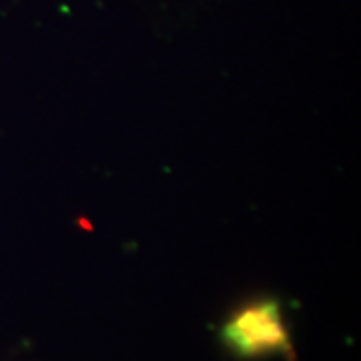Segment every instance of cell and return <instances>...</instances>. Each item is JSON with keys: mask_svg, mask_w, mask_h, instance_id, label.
I'll return each mask as SVG.
<instances>
[{"mask_svg": "<svg viewBox=\"0 0 361 361\" xmlns=\"http://www.w3.org/2000/svg\"><path fill=\"white\" fill-rule=\"evenodd\" d=\"M223 341L241 357L289 353L291 339L277 301H257L223 325Z\"/></svg>", "mask_w": 361, "mask_h": 361, "instance_id": "6da1fadb", "label": "cell"}]
</instances>
